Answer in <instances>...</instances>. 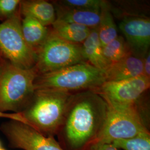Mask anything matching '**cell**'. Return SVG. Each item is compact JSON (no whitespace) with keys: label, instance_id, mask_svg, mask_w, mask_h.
<instances>
[{"label":"cell","instance_id":"17","mask_svg":"<svg viewBox=\"0 0 150 150\" xmlns=\"http://www.w3.org/2000/svg\"><path fill=\"white\" fill-rule=\"evenodd\" d=\"M100 19L97 31L102 46L118 36L117 27L113 19L108 2L104 1L100 9Z\"/></svg>","mask_w":150,"mask_h":150},{"label":"cell","instance_id":"3","mask_svg":"<svg viewBox=\"0 0 150 150\" xmlns=\"http://www.w3.org/2000/svg\"><path fill=\"white\" fill-rule=\"evenodd\" d=\"M38 76L33 67L22 69L2 57L0 63V112H21L35 92Z\"/></svg>","mask_w":150,"mask_h":150},{"label":"cell","instance_id":"1","mask_svg":"<svg viewBox=\"0 0 150 150\" xmlns=\"http://www.w3.org/2000/svg\"><path fill=\"white\" fill-rule=\"evenodd\" d=\"M107 110V102L93 91H81L74 94L57 132L65 150H85L96 142Z\"/></svg>","mask_w":150,"mask_h":150},{"label":"cell","instance_id":"19","mask_svg":"<svg viewBox=\"0 0 150 150\" xmlns=\"http://www.w3.org/2000/svg\"><path fill=\"white\" fill-rule=\"evenodd\" d=\"M111 144L121 150H150V132L147 131L132 138L114 141Z\"/></svg>","mask_w":150,"mask_h":150},{"label":"cell","instance_id":"8","mask_svg":"<svg viewBox=\"0 0 150 150\" xmlns=\"http://www.w3.org/2000/svg\"><path fill=\"white\" fill-rule=\"evenodd\" d=\"M150 86V79L141 75L127 80L105 81L91 91L100 95L108 105L125 106L137 102Z\"/></svg>","mask_w":150,"mask_h":150},{"label":"cell","instance_id":"24","mask_svg":"<svg viewBox=\"0 0 150 150\" xmlns=\"http://www.w3.org/2000/svg\"><path fill=\"white\" fill-rule=\"evenodd\" d=\"M143 75L150 79V52L146 54L143 59Z\"/></svg>","mask_w":150,"mask_h":150},{"label":"cell","instance_id":"2","mask_svg":"<svg viewBox=\"0 0 150 150\" xmlns=\"http://www.w3.org/2000/svg\"><path fill=\"white\" fill-rule=\"evenodd\" d=\"M74 93L52 90H35L22 111L30 125L43 134L57 133Z\"/></svg>","mask_w":150,"mask_h":150},{"label":"cell","instance_id":"7","mask_svg":"<svg viewBox=\"0 0 150 150\" xmlns=\"http://www.w3.org/2000/svg\"><path fill=\"white\" fill-rule=\"evenodd\" d=\"M0 52L4 59L22 69H31L35 65L36 54L22 35L20 11L11 19L0 23Z\"/></svg>","mask_w":150,"mask_h":150},{"label":"cell","instance_id":"11","mask_svg":"<svg viewBox=\"0 0 150 150\" xmlns=\"http://www.w3.org/2000/svg\"><path fill=\"white\" fill-rule=\"evenodd\" d=\"M143 59L132 54L110 64L104 72L106 81L123 80L143 75Z\"/></svg>","mask_w":150,"mask_h":150},{"label":"cell","instance_id":"15","mask_svg":"<svg viewBox=\"0 0 150 150\" xmlns=\"http://www.w3.org/2000/svg\"><path fill=\"white\" fill-rule=\"evenodd\" d=\"M21 30L26 42L36 54L48 37L51 30L31 17H23Z\"/></svg>","mask_w":150,"mask_h":150},{"label":"cell","instance_id":"6","mask_svg":"<svg viewBox=\"0 0 150 150\" xmlns=\"http://www.w3.org/2000/svg\"><path fill=\"white\" fill-rule=\"evenodd\" d=\"M147 131L136 102L125 106L108 105L105 121L96 142L111 144L114 141L132 138Z\"/></svg>","mask_w":150,"mask_h":150},{"label":"cell","instance_id":"14","mask_svg":"<svg viewBox=\"0 0 150 150\" xmlns=\"http://www.w3.org/2000/svg\"><path fill=\"white\" fill-rule=\"evenodd\" d=\"M81 46L86 62L104 72L108 64L103 56V46L98 36L97 28L91 30L89 36Z\"/></svg>","mask_w":150,"mask_h":150},{"label":"cell","instance_id":"26","mask_svg":"<svg viewBox=\"0 0 150 150\" xmlns=\"http://www.w3.org/2000/svg\"><path fill=\"white\" fill-rule=\"evenodd\" d=\"M0 150H5V149H2V148H1V149H0Z\"/></svg>","mask_w":150,"mask_h":150},{"label":"cell","instance_id":"12","mask_svg":"<svg viewBox=\"0 0 150 150\" xmlns=\"http://www.w3.org/2000/svg\"><path fill=\"white\" fill-rule=\"evenodd\" d=\"M19 11L21 17H31L47 27L52 26L56 20L53 3L46 0L21 1Z\"/></svg>","mask_w":150,"mask_h":150},{"label":"cell","instance_id":"27","mask_svg":"<svg viewBox=\"0 0 150 150\" xmlns=\"http://www.w3.org/2000/svg\"><path fill=\"white\" fill-rule=\"evenodd\" d=\"M1 148V143H0V149Z\"/></svg>","mask_w":150,"mask_h":150},{"label":"cell","instance_id":"16","mask_svg":"<svg viewBox=\"0 0 150 150\" xmlns=\"http://www.w3.org/2000/svg\"><path fill=\"white\" fill-rule=\"evenodd\" d=\"M52 26V30L59 38L80 45L86 40L91 31V29L86 26L59 20H56Z\"/></svg>","mask_w":150,"mask_h":150},{"label":"cell","instance_id":"23","mask_svg":"<svg viewBox=\"0 0 150 150\" xmlns=\"http://www.w3.org/2000/svg\"><path fill=\"white\" fill-rule=\"evenodd\" d=\"M0 118H8L12 121L20 122L22 123H25L30 126V124L28 122V121L26 120V118L24 117L21 112L8 113L0 112Z\"/></svg>","mask_w":150,"mask_h":150},{"label":"cell","instance_id":"13","mask_svg":"<svg viewBox=\"0 0 150 150\" xmlns=\"http://www.w3.org/2000/svg\"><path fill=\"white\" fill-rule=\"evenodd\" d=\"M56 13V20L76 23L91 30L97 28L100 19V11L75 9L53 2Z\"/></svg>","mask_w":150,"mask_h":150},{"label":"cell","instance_id":"25","mask_svg":"<svg viewBox=\"0 0 150 150\" xmlns=\"http://www.w3.org/2000/svg\"><path fill=\"white\" fill-rule=\"evenodd\" d=\"M2 54H1V52H0V63H1V58H2Z\"/></svg>","mask_w":150,"mask_h":150},{"label":"cell","instance_id":"4","mask_svg":"<svg viewBox=\"0 0 150 150\" xmlns=\"http://www.w3.org/2000/svg\"><path fill=\"white\" fill-rule=\"evenodd\" d=\"M105 81L103 71L85 62L38 75L35 81V88L72 93L92 90Z\"/></svg>","mask_w":150,"mask_h":150},{"label":"cell","instance_id":"5","mask_svg":"<svg viewBox=\"0 0 150 150\" xmlns=\"http://www.w3.org/2000/svg\"><path fill=\"white\" fill-rule=\"evenodd\" d=\"M35 68L38 75L86 62L80 45L70 43L57 36L52 30L36 52Z\"/></svg>","mask_w":150,"mask_h":150},{"label":"cell","instance_id":"18","mask_svg":"<svg viewBox=\"0 0 150 150\" xmlns=\"http://www.w3.org/2000/svg\"><path fill=\"white\" fill-rule=\"evenodd\" d=\"M103 54L109 66L132 54V52L125 38L118 35L116 38L103 46Z\"/></svg>","mask_w":150,"mask_h":150},{"label":"cell","instance_id":"9","mask_svg":"<svg viewBox=\"0 0 150 150\" xmlns=\"http://www.w3.org/2000/svg\"><path fill=\"white\" fill-rule=\"evenodd\" d=\"M2 130L15 147L24 150H65L52 136L47 137L25 123L11 120L4 125Z\"/></svg>","mask_w":150,"mask_h":150},{"label":"cell","instance_id":"21","mask_svg":"<svg viewBox=\"0 0 150 150\" xmlns=\"http://www.w3.org/2000/svg\"><path fill=\"white\" fill-rule=\"evenodd\" d=\"M20 0H0V21H6L19 12Z\"/></svg>","mask_w":150,"mask_h":150},{"label":"cell","instance_id":"10","mask_svg":"<svg viewBox=\"0 0 150 150\" xmlns=\"http://www.w3.org/2000/svg\"><path fill=\"white\" fill-rule=\"evenodd\" d=\"M132 54L143 58L149 51L150 19L148 17H123L119 24Z\"/></svg>","mask_w":150,"mask_h":150},{"label":"cell","instance_id":"22","mask_svg":"<svg viewBox=\"0 0 150 150\" xmlns=\"http://www.w3.org/2000/svg\"><path fill=\"white\" fill-rule=\"evenodd\" d=\"M85 150H121L115 147L112 144L95 142L90 145Z\"/></svg>","mask_w":150,"mask_h":150},{"label":"cell","instance_id":"20","mask_svg":"<svg viewBox=\"0 0 150 150\" xmlns=\"http://www.w3.org/2000/svg\"><path fill=\"white\" fill-rule=\"evenodd\" d=\"M66 7L92 11H100L103 0H62L54 1Z\"/></svg>","mask_w":150,"mask_h":150}]
</instances>
